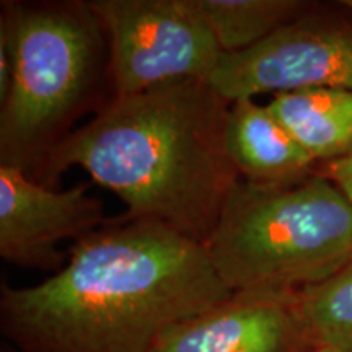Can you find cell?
<instances>
[{
  "label": "cell",
  "instance_id": "cell-12",
  "mask_svg": "<svg viewBox=\"0 0 352 352\" xmlns=\"http://www.w3.org/2000/svg\"><path fill=\"white\" fill-rule=\"evenodd\" d=\"M300 302L318 347L352 351V261L329 279L300 290Z\"/></svg>",
  "mask_w": 352,
  "mask_h": 352
},
{
  "label": "cell",
  "instance_id": "cell-2",
  "mask_svg": "<svg viewBox=\"0 0 352 352\" xmlns=\"http://www.w3.org/2000/svg\"><path fill=\"white\" fill-rule=\"evenodd\" d=\"M232 101L209 80H183L113 98L44 162L36 182L80 166L126 204L122 220H151L204 245L241 178L227 153Z\"/></svg>",
  "mask_w": 352,
  "mask_h": 352
},
{
  "label": "cell",
  "instance_id": "cell-13",
  "mask_svg": "<svg viewBox=\"0 0 352 352\" xmlns=\"http://www.w3.org/2000/svg\"><path fill=\"white\" fill-rule=\"evenodd\" d=\"M318 173L327 176L336 184L352 202V155L341 158V160L329 162V164L318 165Z\"/></svg>",
  "mask_w": 352,
  "mask_h": 352
},
{
  "label": "cell",
  "instance_id": "cell-4",
  "mask_svg": "<svg viewBox=\"0 0 352 352\" xmlns=\"http://www.w3.org/2000/svg\"><path fill=\"white\" fill-rule=\"evenodd\" d=\"M202 246L230 290L300 292L352 261V202L318 170L289 184L240 178Z\"/></svg>",
  "mask_w": 352,
  "mask_h": 352
},
{
  "label": "cell",
  "instance_id": "cell-11",
  "mask_svg": "<svg viewBox=\"0 0 352 352\" xmlns=\"http://www.w3.org/2000/svg\"><path fill=\"white\" fill-rule=\"evenodd\" d=\"M223 54L252 50L296 20L311 3L300 0H189Z\"/></svg>",
  "mask_w": 352,
  "mask_h": 352
},
{
  "label": "cell",
  "instance_id": "cell-15",
  "mask_svg": "<svg viewBox=\"0 0 352 352\" xmlns=\"http://www.w3.org/2000/svg\"><path fill=\"white\" fill-rule=\"evenodd\" d=\"M342 7H346L347 10H351L352 12V0H344V2H340Z\"/></svg>",
  "mask_w": 352,
  "mask_h": 352
},
{
  "label": "cell",
  "instance_id": "cell-3",
  "mask_svg": "<svg viewBox=\"0 0 352 352\" xmlns=\"http://www.w3.org/2000/svg\"><path fill=\"white\" fill-rule=\"evenodd\" d=\"M0 39L12 56L0 165L36 179L77 122L114 98L107 33L88 2H7Z\"/></svg>",
  "mask_w": 352,
  "mask_h": 352
},
{
  "label": "cell",
  "instance_id": "cell-8",
  "mask_svg": "<svg viewBox=\"0 0 352 352\" xmlns=\"http://www.w3.org/2000/svg\"><path fill=\"white\" fill-rule=\"evenodd\" d=\"M300 292L233 290L166 329L151 352H315Z\"/></svg>",
  "mask_w": 352,
  "mask_h": 352
},
{
  "label": "cell",
  "instance_id": "cell-10",
  "mask_svg": "<svg viewBox=\"0 0 352 352\" xmlns=\"http://www.w3.org/2000/svg\"><path fill=\"white\" fill-rule=\"evenodd\" d=\"M316 165L352 155V91L305 88L277 94L267 103Z\"/></svg>",
  "mask_w": 352,
  "mask_h": 352
},
{
  "label": "cell",
  "instance_id": "cell-1",
  "mask_svg": "<svg viewBox=\"0 0 352 352\" xmlns=\"http://www.w3.org/2000/svg\"><path fill=\"white\" fill-rule=\"evenodd\" d=\"M232 292L201 243L118 217L76 241L43 283L3 284L0 329L16 352H151L166 329Z\"/></svg>",
  "mask_w": 352,
  "mask_h": 352
},
{
  "label": "cell",
  "instance_id": "cell-6",
  "mask_svg": "<svg viewBox=\"0 0 352 352\" xmlns=\"http://www.w3.org/2000/svg\"><path fill=\"white\" fill-rule=\"evenodd\" d=\"M209 83L228 101L305 88L352 91V20L310 7L252 50L223 54Z\"/></svg>",
  "mask_w": 352,
  "mask_h": 352
},
{
  "label": "cell",
  "instance_id": "cell-9",
  "mask_svg": "<svg viewBox=\"0 0 352 352\" xmlns=\"http://www.w3.org/2000/svg\"><path fill=\"white\" fill-rule=\"evenodd\" d=\"M226 145L228 157L246 182L289 184L314 175L318 168L271 108L254 98L232 101Z\"/></svg>",
  "mask_w": 352,
  "mask_h": 352
},
{
  "label": "cell",
  "instance_id": "cell-5",
  "mask_svg": "<svg viewBox=\"0 0 352 352\" xmlns=\"http://www.w3.org/2000/svg\"><path fill=\"white\" fill-rule=\"evenodd\" d=\"M109 47L114 98L209 80L222 50L189 0H91Z\"/></svg>",
  "mask_w": 352,
  "mask_h": 352
},
{
  "label": "cell",
  "instance_id": "cell-7",
  "mask_svg": "<svg viewBox=\"0 0 352 352\" xmlns=\"http://www.w3.org/2000/svg\"><path fill=\"white\" fill-rule=\"evenodd\" d=\"M109 222L88 184L54 189L16 166L0 165V256L25 270L65 266L60 241H80Z\"/></svg>",
  "mask_w": 352,
  "mask_h": 352
},
{
  "label": "cell",
  "instance_id": "cell-14",
  "mask_svg": "<svg viewBox=\"0 0 352 352\" xmlns=\"http://www.w3.org/2000/svg\"><path fill=\"white\" fill-rule=\"evenodd\" d=\"M315 352H352V351H341V349H333V347H318Z\"/></svg>",
  "mask_w": 352,
  "mask_h": 352
}]
</instances>
